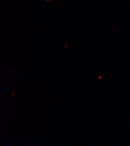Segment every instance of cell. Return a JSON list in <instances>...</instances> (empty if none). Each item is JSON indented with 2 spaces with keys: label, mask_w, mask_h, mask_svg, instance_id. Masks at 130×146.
Wrapping results in <instances>:
<instances>
[{
  "label": "cell",
  "mask_w": 130,
  "mask_h": 146,
  "mask_svg": "<svg viewBox=\"0 0 130 146\" xmlns=\"http://www.w3.org/2000/svg\"><path fill=\"white\" fill-rule=\"evenodd\" d=\"M46 1H47V2H49V1H50V0H46Z\"/></svg>",
  "instance_id": "cell-1"
}]
</instances>
